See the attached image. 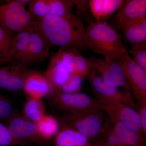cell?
<instances>
[{"mask_svg": "<svg viewBox=\"0 0 146 146\" xmlns=\"http://www.w3.org/2000/svg\"><path fill=\"white\" fill-rule=\"evenodd\" d=\"M36 23L52 46L74 47L85 49L86 29L76 14L63 16L48 15L36 19Z\"/></svg>", "mask_w": 146, "mask_h": 146, "instance_id": "1", "label": "cell"}, {"mask_svg": "<svg viewBox=\"0 0 146 146\" xmlns=\"http://www.w3.org/2000/svg\"><path fill=\"white\" fill-rule=\"evenodd\" d=\"M85 49L108 60H118L127 50L124 46L121 34L106 21H92L86 29Z\"/></svg>", "mask_w": 146, "mask_h": 146, "instance_id": "2", "label": "cell"}, {"mask_svg": "<svg viewBox=\"0 0 146 146\" xmlns=\"http://www.w3.org/2000/svg\"><path fill=\"white\" fill-rule=\"evenodd\" d=\"M35 21L21 0L0 1V27L11 36L31 27Z\"/></svg>", "mask_w": 146, "mask_h": 146, "instance_id": "3", "label": "cell"}, {"mask_svg": "<svg viewBox=\"0 0 146 146\" xmlns=\"http://www.w3.org/2000/svg\"><path fill=\"white\" fill-rule=\"evenodd\" d=\"M104 112L97 110L68 112L59 117L58 121L61 126L75 129L91 142L98 137L104 124Z\"/></svg>", "mask_w": 146, "mask_h": 146, "instance_id": "4", "label": "cell"}, {"mask_svg": "<svg viewBox=\"0 0 146 146\" xmlns=\"http://www.w3.org/2000/svg\"><path fill=\"white\" fill-rule=\"evenodd\" d=\"M48 96L54 106L69 112L103 110L102 106L98 100L85 93L68 94L60 91H52Z\"/></svg>", "mask_w": 146, "mask_h": 146, "instance_id": "5", "label": "cell"}, {"mask_svg": "<svg viewBox=\"0 0 146 146\" xmlns=\"http://www.w3.org/2000/svg\"><path fill=\"white\" fill-rule=\"evenodd\" d=\"M130 89L138 103L146 102V71L133 60L127 51L118 59Z\"/></svg>", "mask_w": 146, "mask_h": 146, "instance_id": "6", "label": "cell"}, {"mask_svg": "<svg viewBox=\"0 0 146 146\" xmlns=\"http://www.w3.org/2000/svg\"><path fill=\"white\" fill-rule=\"evenodd\" d=\"M52 47L39 29L36 21L31 27L26 51L17 64L29 68L41 63L49 56L50 49Z\"/></svg>", "mask_w": 146, "mask_h": 146, "instance_id": "7", "label": "cell"}, {"mask_svg": "<svg viewBox=\"0 0 146 146\" xmlns=\"http://www.w3.org/2000/svg\"><path fill=\"white\" fill-rule=\"evenodd\" d=\"M96 97L102 106L103 111L107 113L109 118L143 136L141 121L136 110L120 102Z\"/></svg>", "mask_w": 146, "mask_h": 146, "instance_id": "8", "label": "cell"}, {"mask_svg": "<svg viewBox=\"0 0 146 146\" xmlns=\"http://www.w3.org/2000/svg\"><path fill=\"white\" fill-rule=\"evenodd\" d=\"M5 126L11 136L19 141L42 146L46 145L48 142L40 135L36 123L23 114L14 113L7 121Z\"/></svg>", "mask_w": 146, "mask_h": 146, "instance_id": "9", "label": "cell"}, {"mask_svg": "<svg viewBox=\"0 0 146 146\" xmlns=\"http://www.w3.org/2000/svg\"><path fill=\"white\" fill-rule=\"evenodd\" d=\"M89 68L100 73L105 83L115 87H122L127 91L130 88L126 80L118 60H108L95 56L86 58Z\"/></svg>", "mask_w": 146, "mask_h": 146, "instance_id": "10", "label": "cell"}, {"mask_svg": "<svg viewBox=\"0 0 146 146\" xmlns=\"http://www.w3.org/2000/svg\"><path fill=\"white\" fill-rule=\"evenodd\" d=\"M86 77L96 97L120 102L136 110L130 91L125 90L121 91L119 90L118 87L107 84L92 68H90Z\"/></svg>", "mask_w": 146, "mask_h": 146, "instance_id": "11", "label": "cell"}, {"mask_svg": "<svg viewBox=\"0 0 146 146\" xmlns=\"http://www.w3.org/2000/svg\"><path fill=\"white\" fill-rule=\"evenodd\" d=\"M81 50L74 47H62L52 56L60 61L70 75H76L84 78L90 68L86 58Z\"/></svg>", "mask_w": 146, "mask_h": 146, "instance_id": "12", "label": "cell"}, {"mask_svg": "<svg viewBox=\"0 0 146 146\" xmlns=\"http://www.w3.org/2000/svg\"><path fill=\"white\" fill-rule=\"evenodd\" d=\"M28 10L36 19L48 16H63L72 14L73 0H31Z\"/></svg>", "mask_w": 146, "mask_h": 146, "instance_id": "13", "label": "cell"}, {"mask_svg": "<svg viewBox=\"0 0 146 146\" xmlns=\"http://www.w3.org/2000/svg\"><path fill=\"white\" fill-rule=\"evenodd\" d=\"M146 15V0H124L122 5L108 21L119 33L128 22Z\"/></svg>", "mask_w": 146, "mask_h": 146, "instance_id": "14", "label": "cell"}, {"mask_svg": "<svg viewBox=\"0 0 146 146\" xmlns=\"http://www.w3.org/2000/svg\"><path fill=\"white\" fill-rule=\"evenodd\" d=\"M30 71L29 68L18 64L0 68V87L10 91L23 90Z\"/></svg>", "mask_w": 146, "mask_h": 146, "instance_id": "15", "label": "cell"}, {"mask_svg": "<svg viewBox=\"0 0 146 146\" xmlns=\"http://www.w3.org/2000/svg\"><path fill=\"white\" fill-rule=\"evenodd\" d=\"M23 90L29 98L42 99L50 94L52 88L44 75L30 71L26 79Z\"/></svg>", "mask_w": 146, "mask_h": 146, "instance_id": "16", "label": "cell"}, {"mask_svg": "<svg viewBox=\"0 0 146 146\" xmlns=\"http://www.w3.org/2000/svg\"><path fill=\"white\" fill-rule=\"evenodd\" d=\"M32 27L12 36L8 52L4 62L10 64H18L26 51Z\"/></svg>", "mask_w": 146, "mask_h": 146, "instance_id": "17", "label": "cell"}, {"mask_svg": "<svg viewBox=\"0 0 146 146\" xmlns=\"http://www.w3.org/2000/svg\"><path fill=\"white\" fill-rule=\"evenodd\" d=\"M121 33L122 37L130 45L146 42V15L128 22Z\"/></svg>", "mask_w": 146, "mask_h": 146, "instance_id": "18", "label": "cell"}, {"mask_svg": "<svg viewBox=\"0 0 146 146\" xmlns=\"http://www.w3.org/2000/svg\"><path fill=\"white\" fill-rule=\"evenodd\" d=\"M124 0H89L95 21H106L121 7Z\"/></svg>", "mask_w": 146, "mask_h": 146, "instance_id": "19", "label": "cell"}, {"mask_svg": "<svg viewBox=\"0 0 146 146\" xmlns=\"http://www.w3.org/2000/svg\"><path fill=\"white\" fill-rule=\"evenodd\" d=\"M54 146H91V142L78 131L67 127L61 126L54 136Z\"/></svg>", "mask_w": 146, "mask_h": 146, "instance_id": "20", "label": "cell"}, {"mask_svg": "<svg viewBox=\"0 0 146 146\" xmlns=\"http://www.w3.org/2000/svg\"><path fill=\"white\" fill-rule=\"evenodd\" d=\"M44 76L49 82L52 91H60V88L68 80L70 74L62 63L51 58Z\"/></svg>", "mask_w": 146, "mask_h": 146, "instance_id": "21", "label": "cell"}, {"mask_svg": "<svg viewBox=\"0 0 146 146\" xmlns=\"http://www.w3.org/2000/svg\"><path fill=\"white\" fill-rule=\"evenodd\" d=\"M122 146H146L145 138L121 123L108 117Z\"/></svg>", "mask_w": 146, "mask_h": 146, "instance_id": "22", "label": "cell"}, {"mask_svg": "<svg viewBox=\"0 0 146 146\" xmlns=\"http://www.w3.org/2000/svg\"><path fill=\"white\" fill-rule=\"evenodd\" d=\"M23 115L33 122L39 121L46 115L44 105L42 99L29 98L24 104Z\"/></svg>", "mask_w": 146, "mask_h": 146, "instance_id": "23", "label": "cell"}, {"mask_svg": "<svg viewBox=\"0 0 146 146\" xmlns=\"http://www.w3.org/2000/svg\"><path fill=\"white\" fill-rule=\"evenodd\" d=\"M36 123L40 135L47 141L55 136L59 130L58 120L51 115L46 114Z\"/></svg>", "mask_w": 146, "mask_h": 146, "instance_id": "24", "label": "cell"}, {"mask_svg": "<svg viewBox=\"0 0 146 146\" xmlns=\"http://www.w3.org/2000/svg\"><path fill=\"white\" fill-rule=\"evenodd\" d=\"M127 51L133 60L146 71V42L131 45L130 49Z\"/></svg>", "mask_w": 146, "mask_h": 146, "instance_id": "25", "label": "cell"}, {"mask_svg": "<svg viewBox=\"0 0 146 146\" xmlns=\"http://www.w3.org/2000/svg\"><path fill=\"white\" fill-rule=\"evenodd\" d=\"M75 6L76 16L83 22L85 21L89 24L94 21L89 5V0H73Z\"/></svg>", "mask_w": 146, "mask_h": 146, "instance_id": "26", "label": "cell"}, {"mask_svg": "<svg viewBox=\"0 0 146 146\" xmlns=\"http://www.w3.org/2000/svg\"><path fill=\"white\" fill-rule=\"evenodd\" d=\"M83 78L76 75H70L60 88L63 93L73 94L78 93L81 90Z\"/></svg>", "mask_w": 146, "mask_h": 146, "instance_id": "27", "label": "cell"}, {"mask_svg": "<svg viewBox=\"0 0 146 146\" xmlns=\"http://www.w3.org/2000/svg\"><path fill=\"white\" fill-rule=\"evenodd\" d=\"M29 143L17 140L9 134L5 125L0 122V146H27Z\"/></svg>", "mask_w": 146, "mask_h": 146, "instance_id": "28", "label": "cell"}, {"mask_svg": "<svg viewBox=\"0 0 146 146\" xmlns=\"http://www.w3.org/2000/svg\"><path fill=\"white\" fill-rule=\"evenodd\" d=\"M12 36L0 27V51L4 62L8 52Z\"/></svg>", "mask_w": 146, "mask_h": 146, "instance_id": "29", "label": "cell"}, {"mask_svg": "<svg viewBox=\"0 0 146 146\" xmlns=\"http://www.w3.org/2000/svg\"><path fill=\"white\" fill-rule=\"evenodd\" d=\"M14 114L13 106L3 97L0 98V120L7 121Z\"/></svg>", "mask_w": 146, "mask_h": 146, "instance_id": "30", "label": "cell"}, {"mask_svg": "<svg viewBox=\"0 0 146 146\" xmlns=\"http://www.w3.org/2000/svg\"><path fill=\"white\" fill-rule=\"evenodd\" d=\"M138 113L140 121L143 136H146V102L138 103V106L136 110Z\"/></svg>", "mask_w": 146, "mask_h": 146, "instance_id": "31", "label": "cell"}, {"mask_svg": "<svg viewBox=\"0 0 146 146\" xmlns=\"http://www.w3.org/2000/svg\"><path fill=\"white\" fill-rule=\"evenodd\" d=\"M91 146H105L102 145H100V144L96 142H91Z\"/></svg>", "mask_w": 146, "mask_h": 146, "instance_id": "32", "label": "cell"}, {"mask_svg": "<svg viewBox=\"0 0 146 146\" xmlns=\"http://www.w3.org/2000/svg\"><path fill=\"white\" fill-rule=\"evenodd\" d=\"M1 62H3L2 58V57H1V56H0V63H1Z\"/></svg>", "mask_w": 146, "mask_h": 146, "instance_id": "33", "label": "cell"}, {"mask_svg": "<svg viewBox=\"0 0 146 146\" xmlns=\"http://www.w3.org/2000/svg\"><path fill=\"white\" fill-rule=\"evenodd\" d=\"M0 56L2 57V62H3V56L2 55L1 53V51H0Z\"/></svg>", "mask_w": 146, "mask_h": 146, "instance_id": "34", "label": "cell"}, {"mask_svg": "<svg viewBox=\"0 0 146 146\" xmlns=\"http://www.w3.org/2000/svg\"><path fill=\"white\" fill-rule=\"evenodd\" d=\"M2 97L1 96H0V98H2Z\"/></svg>", "mask_w": 146, "mask_h": 146, "instance_id": "35", "label": "cell"}, {"mask_svg": "<svg viewBox=\"0 0 146 146\" xmlns=\"http://www.w3.org/2000/svg\"></svg>", "mask_w": 146, "mask_h": 146, "instance_id": "36", "label": "cell"}]
</instances>
